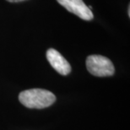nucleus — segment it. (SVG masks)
Instances as JSON below:
<instances>
[{
    "label": "nucleus",
    "mask_w": 130,
    "mask_h": 130,
    "mask_svg": "<svg viewBox=\"0 0 130 130\" xmlns=\"http://www.w3.org/2000/svg\"><path fill=\"white\" fill-rule=\"evenodd\" d=\"M19 100L22 105L28 108L42 109L53 105L56 101V96L46 90L30 89L20 93Z\"/></svg>",
    "instance_id": "obj_1"
},
{
    "label": "nucleus",
    "mask_w": 130,
    "mask_h": 130,
    "mask_svg": "<svg viewBox=\"0 0 130 130\" xmlns=\"http://www.w3.org/2000/svg\"><path fill=\"white\" fill-rule=\"evenodd\" d=\"M86 67L90 74L97 77L111 76L115 72L111 61L101 55H90L88 57Z\"/></svg>",
    "instance_id": "obj_2"
},
{
    "label": "nucleus",
    "mask_w": 130,
    "mask_h": 130,
    "mask_svg": "<svg viewBox=\"0 0 130 130\" xmlns=\"http://www.w3.org/2000/svg\"><path fill=\"white\" fill-rule=\"evenodd\" d=\"M68 11L77 15L84 20H91L94 18L93 13L83 0H57Z\"/></svg>",
    "instance_id": "obj_3"
},
{
    "label": "nucleus",
    "mask_w": 130,
    "mask_h": 130,
    "mask_svg": "<svg viewBox=\"0 0 130 130\" xmlns=\"http://www.w3.org/2000/svg\"><path fill=\"white\" fill-rule=\"evenodd\" d=\"M46 58L51 66L60 74L68 75L71 72V66L69 62L55 49H48L46 52Z\"/></svg>",
    "instance_id": "obj_4"
},
{
    "label": "nucleus",
    "mask_w": 130,
    "mask_h": 130,
    "mask_svg": "<svg viewBox=\"0 0 130 130\" xmlns=\"http://www.w3.org/2000/svg\"><path fill=\"white\" fill-rule=\"evenodd\" d=\"M8 2H10V3H18V2H22V1H25V0H7Z\"/></svg>",
    "instance_id": "obj_5"
}]
</instances>
